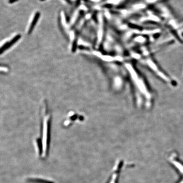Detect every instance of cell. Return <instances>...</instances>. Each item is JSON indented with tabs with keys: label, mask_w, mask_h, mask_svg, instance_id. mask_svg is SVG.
<instances>
[{
	"label": "cell",
	"mask_w": 183,
	"mask_h": 183,
	"mask_svg": "<svg viewBox=\"0 0 183 183\" xmlns=\"http://www.w3.org/2000/svg\"><path fill=\"white\" fill-rule=\"evenodd\" d=\"M126 67L129 73L132 82L134 87H135V91L139 98H145L149 103H150V95L147 87L145 83L142 78L137 71H135V69L130 64H126Z\"/></svg>",
	"instance_id": "6da1fadb"
},
{
	"label": "cell",
	"mask_w": 183,
	"mask_h": 183,
	"mask_svg": "<svg viewBox=\"0 0 183 183\" xmlns=\"http://www.w3.org/2000/svg\"><path fill=\"white\" fill-rule=\"evenodd\" d=\"M21 37V35L20 34H18L14 36L11 40L7 42L3 45L0 49V54L2 55L7 50L11 48L12 46L14 45Z\"/></svg>",
	"instance_id": "7a4b0ae2"
},
{
	"label": "cell",
	"mask_w": 183,
	"mask_h": 183,
	"mask_svg": "<svg viewBox=\"0 0 183 183\" xmlns=\"http://www.w3.org/2000/svg\"><path fill=\"white\" fill-rule=\"evenodd\" d=\"M176 156V155L173 154L170 157L169 160L171 163L177 168L181 174L183 175V164L178 160Z\"/></svg>",
	"instance_id": "3957f363"
},
{
	"label": "cell",
	"mask_w": 183,
	"mask_h": 183,
	"mask_svg": "<svg viewBox=\"0 0 183 183\" xmlns=\"http://www.w3.org/2000/svg\"><path fill=\"white\" fill-rule=\"evenodd\" d=\"M40 13L39 11H37L35 13L33 20H32V23L30 24L29 28L28 30V34L29 35L32 34V32H33V30L35 28V27L36 26V25H37V23L38 22L39 18H40Z\"/></svg>",
	"instance_id": "277c9868"
},
{
	"label": "cell",
	"mask_w": 183,
	"mask_h": 183,
	"mask_svg": "<svg viewBox=\"0 0 183 183\" xmlns=\"http://www.w3.org/2000/svg\"><path fill=\"white\" fill-rule=\"evenodd\" d=\"M123 162H119V163H118L117 166H116V167H115L114 173L112 175V178L110 179L109 183H117L118 174H119V172L120 171L121 167L123 166Z\"/></svg>",
	"instance_id": "5b68a950"
},
{
	"label": "cell",
	"mask_w": 183,
	"mask_h": 183,
	"mask_svg": "<svg viewBox=\"0 0 183 183\" xmlns=\"http://www.w3.org/2000/svg\"><path fill=\"white\" fill-rule=\"evenodd\" d=\"M85 15V11L83 10H80L79 12L77 17L76 19L75 22L74 23L73 25L72 26L71 29L74 30L79 25L81 20L83 18Z\"/></svg>",
	"instance_id": "8992f818"
},
{
	"label": "cell",
	"mask_w": 183,
	"mask_h": 183,
	"mask_svg": "<svg viewBox=\"0 0 183 183\" xmlns=\"http://www.w3.org/2000/svg\"><path fill=\"white\" fill-rule=\"evenodd\" d=\"M28 181L30 182L35 183H55L52 181L46 180L42 179L37 178H31L28 179Z\"/></svg>",
	"instance_id": "52a82bcc"
},
{
	"label": "cell",
	"mask_w": 183,
	"mask_h": 183,
	"mask_svg": "<svg viewBox=\"0 0 183 183\" xmlns=\"http://www.w3.org/2000/svg\"><path fill=\"white\" fill-rule=\"evenodd\" d=\"M78 48L79 50H81L89 51V49H90L88 47L83 45H79L78 46Z\"/></svg>",
	"instance_id": "ba28073f"
},
{
	"label": "cell",
	"mask_w": 183,
	"mask_h": 183,
	"mask_svg": "<svg viewBox=\"0 0 183 183\" xmlns=\"http://www.w3.org/2000/svg\"><path fill=\"white\" fill-rule=\"evenodd\" d=\"M19 1V0H9L8 2H9V4H12L18 2Z\"/></svg>",
	"instance_id": "9c48e42d"
},
{
	"label": "cell",
	"mask_w": 183,
	"mask_h": 183,
	"mask_svg": "<svg viewBox=\"0 0 183 183\" xmlns=\"http://www.w3.org/2000/svg\"><path fill=\"white\" fill-rule=\"evenodd\" d=\"M64 1H65L67 3H68L69 5H72L73 4V2L71 0H64Z\"/></svg>",
	"instance_id": "30bf717a"
},
{
	"label": "cell",
	"mask_w": 183,
	"mask_h": 183,
	"mask_svg": "<svg viewBox=\"0 0 183 183\" xmlns=\"http://www.w3.org/2000/svg\"><path fill=\"white\" fill-rule=\"evenodd\" d=\"M45 1V0H40L41 2H44V1Z\"/></svg>",
	"instance_id": "8fae6325"
}]
</instances>
